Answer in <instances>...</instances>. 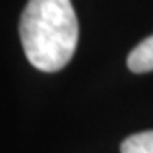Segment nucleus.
<instances>
[{
  "label": "nucleus",
  "instance_id": "7ed1b4c3",
  "mask_svg": "<svg viewBox=\"0 0 153 153\" xmlns=\"http://www.w3.org/2000/svg\"><path fill=\"white\" fill-rule=\"evenodd\" d=\"M120 153H153V131H142L127 137L120 146Z\"/></svg>",
  "mask_w": 153,
  "mask_h": 153
},
{
  "label": "nucleus",
  "instance_id": "f03ea898",
  "mask_svg": "<svg viewBox=\"0 0 153 153\" xmlns=\"http://www.w3.org/2000/svg\"><path fill=\"white\" fill-rule=\"evenodd\" d=\"M127 67L135 74H144L153 70V33L129 52Z\"/></svg>",
  "mask_w": 153,
  "mask_h": 153
},
{
  "label": "nucleus",
  "instance_id": "f257e3e1",
  "mask_svg": "<svg viewBox=\"0 0 153 153\" xmlns=\"http://www.w3.org/2000/svg\"><path fill=\"white\" fill-rule=\"evenodd\" d=\"M26 59L37 70L57 72L70 63L79 39L70 0H28L19 22Z\"/></svg>",
  "mask_w": 153,
  "mask_h": 153
}]
</instances>
